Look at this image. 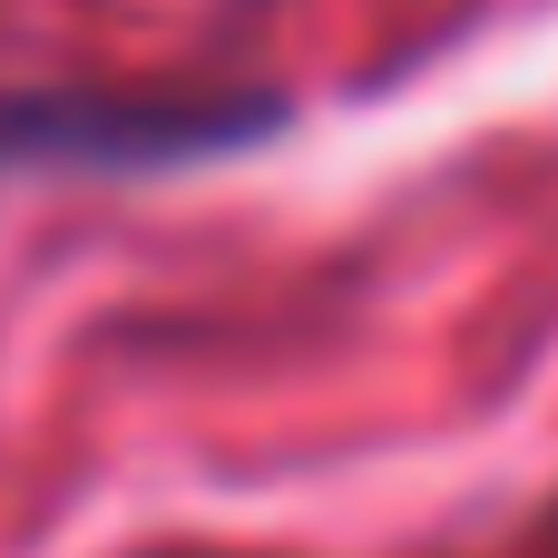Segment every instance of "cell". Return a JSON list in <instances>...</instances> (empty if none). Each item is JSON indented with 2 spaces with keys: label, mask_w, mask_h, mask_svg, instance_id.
<instances>
[{
  "label": "cell",
  "mask_w": 558,
  "mask_h": 558,
  "mask_svg": "<svg viewBox=\"0 0 558 558\" xmlns=\"http://www.w3.org/2000/svg\"><path fill=\"white\" fill-rule=\"evenodd\" d=\"M275 128H284L275 98H0L10 167H88V177L206 167Z\"/></svg>",
  "instance_id": "1"
}]
</instances>
